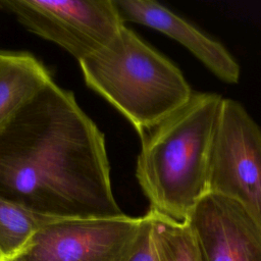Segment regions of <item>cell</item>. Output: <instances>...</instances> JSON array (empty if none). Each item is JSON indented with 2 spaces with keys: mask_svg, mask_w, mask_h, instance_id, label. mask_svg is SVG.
I'll return each mask as SVG.
<instances>
[{
  "mask_svg": "<svg viewBox=\"0 0 261 261\" xmlns=\"http://www.w3.org/2000/svg\"><path fill=\"white\" fill-rule=\"evenodd\" d=\"M79 62L86 84L119 110L141 138L194 93L176 65L125 25Z\"/></svg>",
  "mask_w": 261,
  "mask_h": 261,
  "instance_id": "3",
  "label": "cell"
},
{
  "mask_svg": "<svg viewBox=\"0 0 261 261\" xmlns=\"http://www.w3.org/2000/svg\"><path fill=\"white\" fill-rule=\"evenodd\" d=\"M222 101L216 93L194 92L182 107L141 138L136 176L151 210L186 221L208 194Z\"/></svg>",
  "mask_w": 261,
  "mask_h": 261,
  "instance_id": "2",
  "label": "cell"
},
{
  "mask_svg": "<svg viewBox=\"0 0 261 261\" xmlns=\"http://www.w3.org/2000/svg\"><path fill=\"white\" fill-rule=\"evenodd\" d=\"M188 222L202 261H261V226L237 201L209 193Z\"/></svg>",
  "mask_w": 261,
  "mask_h": 261,
  "instance_id": "7",
  "label": "cell"
},
{
  "mask_svg": "<svg viewBox=\"0 0 261 261\" xmlns=\"http://www.w3.org/2000/svg\"><path fill=\"white\" fill-rule=\"evenodd\" d=\"M153 241L158 261H202L195 233L188 222L177 221L151 209Z\"/></svg>",
  "mask_w": 261,
  "mask_h": 261,
  "instance_id": "10",
  "label": "cell"
},
{
  "mask_svg": "<svg viewBox=\"0 0 261 261\" xmlns=\"http://www.w3.org/2000/svg\"><path fill=\"white\" fill-rule=\"evenodd\" d=\"M0 198L58 219L124 214L104 135L52 80L0 126Z\"/></svg>",
  "mask_w": 261,
  "mask_h": 261,
  "instance_id": "1",
  "label": "cell"
},
{
  "mask_svg": "<svg viewBox=\"0 0 261 261\" xmlns=\"http://www.w3.org/2000/svg\"><path fill=\"white\" fill-rule=\"evenodd\" d=\"M0 8L79 61L107 45L124 25L113 0H0Z\"/></svg>",
  "mask_w": 261,
  "mask_h": 261,
  "instance_id": "6",
  "label": "cell"
},
{
  "mask_svg": "<svg viewBox=\"0 0 261 261\" xmlns=\"http://www.w3.org/2000/svg\"><path fill=\"white\" fill-rule=\"evenodd\" d=\"M209 193L237 201L261 226V129L229 98H223L213 142Z\"/></svg>",
  "mask_w": 261,
  "mask_h": 261,
  "instance_id": "5",
  "label": "cell"
},
{
  "mask_svg": "<svg viewBox=\"0 0 261 261\" xmlns=\"http://www.w3.org/2000/svg\"><path fill=\"white\" fill-rule=\"evenodd\" d=\"M0 261H5V260H4V257L2 256L1 253H0Z\"/></svg>",
  "mask_w": 261,
  "mask_h": 261,
  "instance_id": "13",
  "label": "cell"
},
{
  "mask_svg": "<svg viewBox=\"0 0 261 261\" xmlns=\"http://www.w3.org/2000/svg\"><path fill=\"white\" fill-rule=\"evenodd\" d=\"M51 80L33 55L0 52V126Z\"/></svg>",
  "mask_w": 261,
  "mask_h": 261,
  "instance_id": "9",
  "label": "cell"
},
{
  "mask_svg": "<svg viewBox=\"0 0 261 261\" xmlns=\"http://www.w3.org/2000/svg\"><path fill=\"white\" fill-rule=\"evenodd\" d=\"M142 217L55 219L41 227L7 261H130Z\"/></svg>",
  "mask_w": 261,
  "mask_h": 261,
  "instance_id": "4",
  "label": "cell"
},
{
  "mask_svg": "<svg viewBox=\"0 0 261 261\" xmlns=\"http://www.w3.org/2000/svg\"><path fill=\"white\" fill-rule=\"evenodd\" d=\"M123 21L152 28L186 47L214 75L227 84H237L241 68L228 50L195 25L151 0H113Z\"/></svg>",
  "mask_w": 261,
  "mask_h": 261,
  "instance_id": "8",
  "label": "cell"
},
{
  "mask_svg": "<svg viewBox=\"0 0 261 261\" xmlns=\"http://www.w3.org/2000/svg\"><path fill=\"white\" fill-rule=\"evenodd\" d=\"M58 219L38 214L0 198V253L7 261L17 255L47 223Z\"/></svg>",
  "mask_w": 261,
  "mask_h": 261,
  "instance_id": "11",
  "label": "cell"
},
{
  "mask_svg": "<svg viewBox=\"0 0 261 261\" xmlns=\"http://www.w3.org/2000/svg\"><path fill=\"white\" fill-rule=\"evenodd\" d=\"M130 261H158L153 241L152 218L149 212L143 216L139 243Z\"/></svg>",
  "mask_w": 261,
  "mask_h": 261,
  "instance_id": "12",
  "label": "cell"
}]
</instances>
